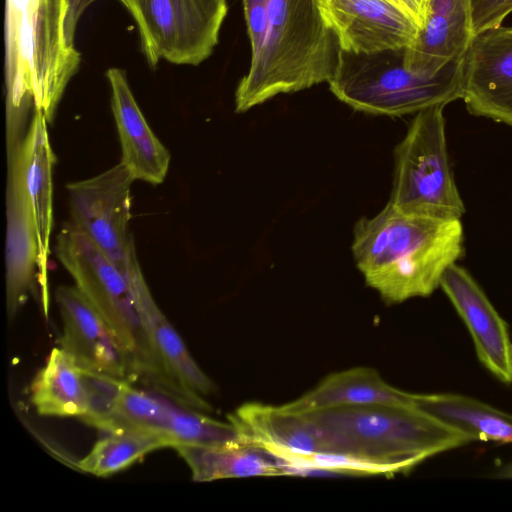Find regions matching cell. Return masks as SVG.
<instances>
[{"instance_id":"obj_21","label":"cell","mask_w":512,"mask_h":512,"mask_svg":"<svg viewBox=\"0 0 512 512\" xmlns=\"http://www.w3.org/2000/svg\"><path fill=\"white\" fill-rule=\"evenodd\" d=\"M30 401L39 415L83 420L93 404L91 371L53 348L31 383Z\"/></svg>"},{"instance_id":"obj_4","label":"cell","mask_w":512,"mask_h":512,"mask_svg":"<svg viewBox=\"0 0 512 512\" xmlns=\"http://www.w3.org/2000/svg\"><path fill=\"white\" fill-rule=\"evenodd\" d=\"M340 50L321 0H268L265 39L237 86L236 112H246L279 94L328 83Z\"/></svg>"},{"instance_id":"obj_17","label":"cell","mask_w":512,"mask_h":512,"mask_svg":"<svg viewBox=\"0 0 512 512\" xmlns=\"http://www.w3.org/2000/svg\"><path fill=\"white\" fill-rule=\"evenodd\" d=\"M472 37L468 0H429L425 23L404 50V66L434 76L464 55Z\"/></svg>"},{"instance_id":"obj_3","label":"cell","mask_w":512,"mask_h":512,"mask_svg":"<svg viewBox=\"0 0 512 512\" xmlns=\"http://www.w3.org/2000/svg\"><path fill=\"white\" fill-rule=\"evenodd\" d=\"M303 414L328 452L364 462L379 475L409 472L427 458L472 441L415 404L354 405Z\"/></svg>"},{"instance_id":"obj_32","label":"cell","mask_w":512,"mask_h":512,"mask_svg":"<svg viewBox=\"0 0 512 512\" xmlns=\"http://www.w3.org/2000/svg\"><path fill=\"white\" fill-rule=\"evenodd\" d=\"M69 1V0H68Z\"/></svg>"},{"instance_id":"obj_9","label":"cell","mask_w":512,"mask_h":512,"mask_svg":"<svg viewBox=\"0 0 512 512\" xmlns=\"http://www.w3.org/2000/svg\"><path fill=\"white\" fill-rule=\"evenodd\" d=\"M134 178L120 162L85 180L66 185L70 223L127 279L141 270L129 229Z\"/></svg>"},{"instance_id":"obj_12","label":"cell","mask_w":512,"mask_h":512,"mask_svg":"<svg viewBox=\"0 0 512 512\" xmlns=\"http://www.w3.org/2000/svg\"><path fill=\"white\" fill-rule=\"evenodd\" d=\"M341 50L374 53L407 48L419 26L392 0H321Z\"/></svg>"},{"instance_id":"obj_30","label":"cell","mask_w":512,"mask_h":512,"mask_svg":"<svg viewBox=\"0 0 512 512\" xmlns=\"http://www.w3.org/2000/svg\"><path fill=\"white\" fill-rule=\"evenodd\" d=\"M507 31L512 34V27H506Z\"/></svg>"},{"instance_id":"obj_18","label":"cell","mask_w":512,"mask_h":512,"mask_svg":"<svg viewBox=\"0 0 512 512\" xmlns=\"http://www.w3.org/2000/svg\"><path fill=\"white\" fill-rule=\"evenodd\" d=\"M229 421L242 441L255 444L278 460L288 456L328 452L316 427L303 413L281 406L247 403Z\"/></svg>"},{"instance_id":"obj_24","label":"cell","mask_w":512,"mask_h":512,"mask_svg":"<svg viewBox=\"0 0 512 512\" xmlns=\"http://www.w3.org/2000/svg\"><path fill=\"white\" fill-rule=\"evenodd\" d=\"M107 434L77 462L78 469L98 477H107L131 466L152 451L174 445L168 437L146 430H120Z\"/></svg>"},{"instance_id":"obj_28","label":"cell","mask_w":512,"mask_h":512,"mask_svg":"<svg viewBox=\"0 0 512 512\" xmlns=\"http://www.w3.org/2000/svg\"><path fill=\"white\" fill-rule=\"evenodd\" d=\"M396 3L404 12H406L419 26L425 23L429 0H392Z\"/></svg>"},{"instance_id":"obj_1","label":"cell","mask_w":512,"mask_h":512,"mask_svg":"<svg viewBox=\"0 0 512 512\" xmlns=\"http://www.w3.org/2000/svg\"><path fill=\"white\" fill-rule=\"evenodd\" d=\"M352 252L368 286L387 304L427 297L464 253L461 220L406 214L389 202L359 220Z\"/></svg>"},{"instance_id":"obj_6","label":"cell","mask_w":512,"mask_h":512,"mask_svg":"<svg viewBox=\"0 0 512 512\" xmlns=\"http://www.w3.org/2000/svg\"><path fill=\"white\" fill-rule=\"evenodd\" d=\"M404 50L354 53L340 50L330 91L355 110L403 116L462 98L463 56L434 76L409 71Z\"/></svg>"},{"instance_id":"obj_19","label":"cell","mask_w":512,"mask_h":512,"mask_svg":"<svg viewBox=\"0 0 512 512\" xmlns=\"http://www.w3.org/2000/svg\"><path fill=\"white\" fill-rule=\"evenodd\" d=\"M146 332L169 377L192 398L208 402L214 382L200 368L186 345L155 302L143 273L128 280Z\"/></svg>"},{"instance_id":"obj_13","label":"cell","mask_w":512,"mask_h":512,"mask_svg":"<svg viewBox=\"0 0 512 512\" xmlns=\"http://www.w3.org/2000/svg\"><path fill=\"white\" fill-rule=\"evenodd\" d=\"M55 299L62 322L60 348L83 369L131 382L125 351L79 289L61 285Z\"/></svg>"},{"instance_id":"obj_26","label":"cell","mask_w":512,"mask_h":512,"mask_svg":"<svg viewBox=\"0 0 512 512\" xmlns=\"http://www.w3.org/2000/svg\"><path fill=\"white\" fill-rule=\"evenodd\" d=\"M243 9L251 57H254L261 50L266 35L268 0H243Z\"/></svg>"},{"instance_id":"obj_20","label":"cell","mask_w":512,"mask_h":512,"mask_svg":"<svg viewBox=\"0 0 512 512\" xmlns=\"http://www.w3.org/2000/svg\"><path fill=\"white\" fill-rule=\"evenodd\" d=\"M416 395L388 384L371 367H354L327 375L314 388L282 407L307 413L354 405L415 404Z\"/></svg>"},{"instance_id":"obj_2","label":"cell","mask_w":512,"mask_h":512,"mask_svg":"<svg viewBox=\"0 0 512 512\" xmlns=\"http://www.w3.org/2000/svg\"><path fill=\"white\" fill-rule=\"evenodd\" d=\"M68 0H6V144L21 142L30 109L52 124L80 54L67 39Z\"/></svg>"},{"instance_id":"obj_23","label":"cell","mask_w":512,"mask_h":512,"mask_svg":"<svg viewBox=\"0 0 512 512\" xmlns=\"http://www.w3.org/2000/svg\"><path fill=\"white\" fill-rule=\"evenodd\" d=\"M415 405L472 441L512 443V415L458 394H417Z\"/></svg>"},{"instance_id":"obj_27","label":"cell","mask_w":512,"mask_h":512,"mask_svg":"<svg viewBox=\"0 0 512 512\" xmlns=\"http://www.w3.org/2000/svg\"><path fill=\"white\" fill-rule=\"evenodd\" d=\"M96 0H69L65 20V32L70 43L74 44V35L78 21L86 8Z\"/></svg>"},{"instance_id":"obj_7","label":"cell","mask_w":512,"mask_h":512,"mask_svg":"<svg viewBox=\"0 0 512 512\" xmlns=\"http://www.w3.org/2000/svg\"><path fill=\"white\" fill-rule=\"evenodd\" d=\"M444 106L416 113L395 149V174L389 203L412 215L461 220L464 202L447 149Z\"/></svg>"},{"instance_id":"obj_22","label":"cell","mask_w":512,"mask_h":512,"mask_svg":"<svg viewBox=\"0 0 512 512\" xmlns=\"http://www.w3.org/2000/svg\"><path fill=\"white\" fill-rule=\"evenodd\" d=\"M173 449L186 462L195 482L285 475L277 458L245 441L222 446L176 444Z\"/></svg>"},{"instance_id":"obj_15","label":"cell","mask_w":512,"mask_h":512,"mask_svg":"<svg viewBox=\"0 0 512 512\" xmlns=\"http://www.w3.org/2000/svg\"><path fill=\"white\" fill-rule=\"evenodd\" d=\"M105 76L111 89V109L121 146L120 162L134 180L161 184L169 170V151L148 125L125 71L111 67Z\"/></svg>"},{"instance_id":"obj_31","label":"cell","mask_w":512,"mask_h":512,"mask_svg":"<svg viewBox=\"0 0 512 512\" xmlns=\"http://www.w3.org/2000/svg\"><path fill=\"white\" fill-rule=\"evenodd\" d=\"M510 358H511V370H512V346H511Z\"/></svg>"},{"instance_id":"obj_11","label":"cell","mask_w":512,"mask_h":512,"mask_svg":"<svg viewBox=\"0 0 512 512\" xmlns=\"http://www.w3.org/2000/svg\"><path fill=\"white\" fill-rule=\"evenodd\" d=\"M21 146L7 153L5 280L9 320L16 316L39 284L36 225L25 181Z\"/></svg>"},{"instance_id":"obj_10","label":"cell","mask_w":512,"mask_h":512,"mask_svg":"<svg viewBox=\"0 0 512 512\" xmlns=\"http://www.w3.org/2000/svg\"><path fill=\"white\" fill-rule=\"evenodd\" d=\"M467 110L512 127V34L504 26L474 35L463 55Z\"/></svg>"},{"instance_id":"obj_25","label":"cell","mask_w":512,"mask_h":512,"mask_svg":"<svg viewBox=\"0 0 512 512\" xmlns=\"http://www.w3.org/2000/svg\"><path fill=\"white\" fill-rule=\"evenodd\" d=\"M473 36L502 26L512 12V0H468Z\"/></svg>"},{"instance_id":"obj_29","label":"cell","mask_w":512,"mask_h":512,"mask_svg":"<svg viewBox=\"0 0 512 512\" xmlns=\"http://www.w3.org/2000/svg\"><path fill=\"white\" fill-rule=\"evenodd\" d=\"M500 479H512V463L501 469L497 475Z\"/></svg>"},{"instance_id":"obj_16","label":"cell","mask_w":512,"mask_h":512,"mask_svg":"<svg viewBox=\"0 0 512 512\" xmlns=\"http://www.w3.org/2000/svg\"><path fill=\"white\" fill-rule=\"evenodd\" d=\"M48 121L43 112L34 110L21 146L22 164L38 242V281L44 312L49 306L48 258L53 226L52 169L55 155L52 151Z\"/></svg>"},{"instance_id":"obj_8","label":"cell","mask_w":512,"mask_h":512,"mask_svg":"<svg viewBox=\"0 0 512 512\" xmlns=\"http://www.w3.org/2000/svg\"><path fill=\"white\" fill-rule=\"evenodd\" d=\"M134 19L150 66L198 65L218 43L226 0H118Z\"/></svg>"},{"instance_id":"obj_5","label":"cell","mask_w":512,"mask_h":512,"mask_svg":"<svg viewBox=\"0 0 512 512\" xmlns=\"http://www.w3.org/2000/svg\"><path fill=\"white\" fill-rule=\"evenodd\" d=\"M55 253L75 286L99 312L125 351L131 382L140 381L179 405L196 409L197 400L165 371L138 312L131 287L117 267L69 221L59 231Z\"/></svg>"},{"instance_id":"obj_14","label":"cell","mask_w":512,"mask_h":512,"mask_svg":"<svg viewBox=\"0 0 512 512\" xmlns=\"http://www.w3.org/2000/svg\"><path fill=\"white\" fill-rule=\"evenodd\" d=\"M440 287L466 324L479 360L500 381L511 383L512 343L507 325L481 287L457 263L447 268Z\"/></svg>"}]
</instances>
